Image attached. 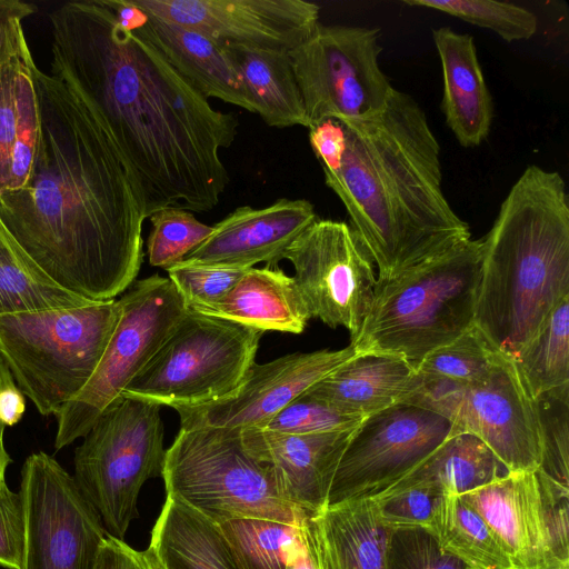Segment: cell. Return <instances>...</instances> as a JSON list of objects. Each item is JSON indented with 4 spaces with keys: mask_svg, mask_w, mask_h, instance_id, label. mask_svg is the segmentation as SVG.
Here are the masks:
<instances>
[{
    "mask_svg": "<svg viewBox=\"0 0 569 569\" xmlns=\"http://www.w3.org/2000/svg\"><path fill=\"white\" fill-rule=\"evenodd\" d=\"M20 493L26 513L23 569H93L107 536L72 476L50 455L27 457Z\"/></svg>",
    "mask_w": 569,
    "mask_h": 569,
    "instance_id": "obj_14",
    "label": "cell"
},
{
    "mask_svg": "<svg viewBox=\"0 0 569 569\" xmlns=\"http://www.w3.org/2000/svg\"><path fill=\"white\" fill-rule=\"evenodd\" d=\"M26 513L22 496L0 483V566L23 569Z\"/></svg>",
    "mask_w": 569,
    "mask_h": 569,
    "instance_id": "obj_42",
    "label": "cell"
},
{
    "mask_svg": "<svg viewBox=\"0 0 569 569\" xmlns=\"http://www.w3.org/2000/svg\"><path fill=\"white\" fill-rule=\"evenodd\" d=\"M403 3L448 13L466 22L489 29L508 42L530 39L538 29L536 14L511 2L492 0H403Z\"/></svg>",
    "mask_w": 569,
    "mask_h": 569,
    "instance_id": "obj_36",
    "label": "cell"
},
{
    "mask_svg": "<svg viewBox=\"0 0 569 569\" xmlns=\"http://www.w3.org/2000/svg\"><path fill=\"white\" fill-rule=\"evenodd\" d=\"M320 569H387L390 530L371 498L327 505L309 518Z\"/></svg>",
    "mask_w": 569,
    "mask_h": 569,
    "instance_id": "obj_25",
    "label": "cell"
},
{
    "mask_svg": "<svg viewBox=\"0 0 569 569\" xmlns=\"http://www.w3.org/2000/svg\"><path fill=\"white\" fill-rule=\"evenodd\" d=\"M509 472L482 440L459 432L450 435L421 463L376 496L411 488L461 496Z\"/></svg>",
    "mask_w": 569,
    "mask_h": 569,
    "instance_id": "obj_27",
    "label": "cell"
},
{
    "mask_svg": "<svg viewBox=\"0 0 569 569\" xmlns=\"http://www.w3.org/2000/svg\"><path fill=\"white\" fill-rule=\"evenodd\" d=\"M443 496L422 488L405 489L371 497L379 521L389 530L429 529L435 509Z\"/></svg>",
    "mask_w": 569,
    "mask_h": 569,
    "instance_id": "obj_41",
    "label": "cell"
},
{
    "mask_svg": "<svg viewBox=\"0 0 569 569\" xmlns=\"http://www.w3.org/2000/svg\"><path fill=\"white\" fill-rule=\"evenodd\" d=\"M363 419L346 413L306 391L258 428L289 435L326 433L352 430Z\"/></svg>",
    "mask_w": 569,
    "mask_h": 569,
    "instance_id": "obj_38",
    "label": "cell"
},
{
    "mask_svg": "<svg viewBox=\"0 0 569 569\" xmlns=\"http://www.w3.org/2000/svg\"><path fill=\"white\" fill-rule=\"evenodd\" d=\"M121 315L119 300L0 316V351L17 387L42 416L88 383Z\"/></svg>",
    "mask_w": 569,
    "mask_h": 569,
    "instance_id": "obj_6",
    "label": "cell"
},
{
    "mask_svg": "<svg viewBox=\"0 0 569 569\" xmlns=\"http://www.w3.org/2000/svg\"><path fill=\"white\" fill-rule=\"evenodd\" d=\"M16 381L13 379V376L0 351V390L14 386ZM4 427L0 423V435H3Z\"/></svg>",
    "mask_w": 569,
    "mask_h": 569,
    "instance_id": "obj_49",
    "label": "cell"
},
{
    "mask_svg": "<svg viewBox=\"0 0 569 569\" xmlns=\"http://www.w3.org/2000/svg\"><path fill=\"white\" fill-rule=\"evenodd\" d=\"M24 411V395L17 385L0 390V423L4 428L17 425Z\"/></svg>",
    "mask_w": 569,
    "mask_h": 569,
    "instance_id": "obj_47",
    "label": "cell"
},
{
    "mask_svg": "<svg viewBox=\"0 0 569 569\" xmlns=\"http://www.w3.org/2000/svg\"><path fill=\"white\" fill-rule=\"evenodd\" d=\"M515 365L533 399L569 383V297L551 310Z\"/></svg>",
    "mask_w": 569,
    "mask_h": 569,
    "instance_id": "obj_32",
    "label": "cell"
},
{
    "mask_svg": "<svg viewBox=\"0 0 569 569\" xmlns=\"http://www.w3.org/2000/svg\"><path fill=\"white\" fill-rule=\"evenodd\" d=\"M405 403L445 417L450 435L478 437L510 472L539 468L542 441L536 400L510 358L501 356L490 373L475 383L422 379Z\"/></svg>",
    "mask_w": 569,
    "mask_h": 569,
    "instance_id": "obj_11",
    "label": "cell"
},
{
    "mask_svg": "<svg viewBox=\"0 0 569 569\" xmlns=\"http://www.w3.org/2000/svg\"><path fill=\"white\" fill-rule=\"evenodd\" d=\"M355 429L289 435L248 428L241 435L248 450L272 468L282 498L312 517L328 505L336 469Z\"/></svg>",
    "mask_w": 569,
    "mask_h": 569,
    "instance_id": "obj_20",
    "label": "cell"
},
{
    "mask_svg": "<svg viewBox=\"0 0 569 569\" xmlns=\"http://www.w3.org/2000/svg\"><path fill=\"white\" fill-rule=\"evenodd\" d=\"M263 331L187 309L121 396L194 407L231 393L254 362Z\"/></svg>",
    "mask_w": 569,
    "mask_h": 569,
    "instance_id": "obj_9",
    "label": "cell"
},
{
    "mask_svg": "<svg viewBox=\"0 0 569 569\" xmlns=\"http://www.w3.org/2000/svg\"><path fill=\"white\" fill-rule=\"evenodd\" d=\"M422 378L405 359L356 355L307 390L337 409L366 418L408 401Z\"/></svg>",
    "mask_w": 569,
    "mask_h": 569,
    "instance_id": "obj_24",
    "label": "cell"
},
{
    "mask_svg": "<svg viewBox=\"0 0 569 569\" xmlns=\"http://www.w3.org/2000/svg\"><path fill=\"white\" fill-rule=\"evenodd\" d=\"M496 533L513 569H569L568 499L536 471H513L460 496Z\"/></svg>",
    "mask_w": 569,
    "mask_h": 569,
    "instance_id": "obj_16",
    "label": "cell"
},
{
    "mask_svg": "<svg viewBox=\"0 0 569 569\" xmlns=\"http://www.w3.org/2000/svg\"><path fill=\"white\" fill-rule=\"evenodd\" d=\"M223 46L243 81L254 113L270 127H310L288 52Z\"/></svg>",
    "mask_w": 569,
    "mask_h": 569,
    "instance_id": "obj_29",
    "label": "cell"
},
{
    "mask_svg": "<svg viewBox=\"0 0 569 569\" xmlns=\"http://www.w3.org/2000/svg\"><path fill=\"white\" fill-rule=\"evenodd\" d=\"M54 284L18 247L0 220V316L87 306Z\"/></svg>",
    "mask_w": 569,
    "mask_h": 569,
    "instance_id": "obj_31",
    "label": "cell"
},
{
    "mask_svg": "<svg viewBox=\"0 0 569 569\" xmlns=\"http://www.w3.org/2000/svg\"><path fill=\"white\" fill-rule=\"evenodd\" d=\"M286 569H320L309 518L302 527L301 540L292 550Z\"/></svg>",
    "mask_w": 569,
    "mask_h": 569,
    "instance_id": "obj_46",
    "label": "cell"
},
{
    "mask_svg": "<svg viewBox=\"0 0 569 569\" xmlns=\"http://www.w3.org/2000/svg\"><path fill=\"white\" fill-rule=\"evenodd\" d=\"M303 525L239 518L219 527L239 569H286L292 550L301 540Z\"/></svg>",
    "mask_w": 569,
    "mask_h": 569,
    "instance_id": "obj_33",
    "label": "cell"
},
{
    "mask_svg": "<svg viewBox=\"0 0 569 569\" xmlns=\"http://www.w3.org/2000/svg\"><path fill=\"white\" fill-rule=\"evenodd\" d=\"M387 569H469L439 546L423 528L390 530L386 547Z\"/></svg>",
    "mask_w": 569,
    "mask_h": 569,
    "instance_id": "obj_40",
    "label": "cell"
},
{
    "mask_svg": "<svg viewBox=\"0 0 569 569\" xmlns=\"http://www.w3.org/2000/svg\"><path fill=\"white\" fill-rule=\"evenodd\" d=\"M351 345L340 350L295 352L250 366L228 396L194 407H177L180 428H258L293 399L356 356Z\"/></svg>",
    "mask_w": 569,
    "mask_h": 569,
    "instance_id": "obj_18",
    "label": "cell"
},
{
    "mask_svg": "<svg viewBox=\"0 0 569 569\" xmlns=\"http://www.w3.org/2000/svg\"><path fill=\"white\" fill-rule=\"evenodd\" d=\"M11 458L6 450L4 443H3V435H0V483H2L4 480V475L7 471L8 466L11 463Z\"/></svg>",
    "mask_w": 569,
    "mask_h": 569,
    "instance_id": "obj_50",
    "label": "cell"
},
{
    "mask_svg": "<svg viewBox=\"0 0 569 569\" xmlns=\"http://www.w3.org/2000/svg\"><path fill=\"white\" fill-rule=\"evenodd\" d=\"M501 356L472 326L450 343L426 356L416 371L426 380L469 385L483 380Z\"/></svg>",
    "mask_w": 569,
    "mask_h": 569,
    "instance_id": "obj_35",
    "label": "cell"
},
{
    "mask_svg": "<svg viewBox=\"0 0 569 569\" xmlns=\"http://www.w3.org/2000/svg\"><path fill=\"white\" fill-rule=\"evenodd\" d=\"M306 199L281 198L268 207H239L212 226L210 236L182 261L236 268L278 266L287 248L315 220Z\"/></svg>",
    "mask_w": 569,
    "mask_h": 569,
    "instance_id": "obj_19",
    "label": "cell"
},
{
    "mask_svg": "<svg viewBox=\"0 0 569 569\" xmlns=\"http://www.w3.org/2000/svg\"><path fill=\"white\" fill-rule=\"evenodd\" d=\"M196 311L263 332L301 333L311 319L293 277L278 266L249 268L223 298Z\"/></svg>",
    "mask_w": 569,
    "mask_h": 569,
    "instance_id": "obj_26",
    "label": "cell"
},
{
    "mask_svg": "<svg viewBox=\"0 0 569 569\" xmlns=\"http://www.w3.org/2000/svg\"><path fill=\"white\" fill-rule=\"evenodd\" d=\"M379 28L319 23L308 40L288 52L309 128L383 108L393 87L379 66Z\"/></svg>",
    "mask_w": 569,
    "mask_h": 569,
    "instance_id": "obj_12",
    "label": "cell"
},
{
    "mask_svg": "<svg viewBox=\"0 0 569 569\" xmlns=\"http://www.w3.org/2000/svg\"><path fill=\"white\" fill-rule=\"evenodd\" d=\"M161 406L120 396L74 451V483L107 535L123 540L139 516L143 483L162 477L166 450Z\"/></svg>",
    "mask_w": 569,
    "mask_h": 569,
    "instance_id": "obj_8",
    "label": "cell"
},
{
    "mask_svg": "<svg viewBox=\"0 0 569 569\" xmlns=\"http://www.w3.org/2000/svg\"><path fill=\"white\" fill-rule=\"evenodd\" d=\"M148 218L152 226L147 240L149 263L164 270L182 261L212 232V226L177 207L160 208Z\"/></svg>",
    "mask_w": 569,
    "mask_h": 569,
    "instance_id": "obj_37",
    "label": "cell"
},
{
    "mask_svg": "<svg viewBox=\"0 0 569 569\" xmlns=\"http://www.w3.org/2000/svg\"><path fill=\"white\" fill-rule=\"evenodd\" d=\"M162 479L167 495L217 525L259 518L299 527L310 518L282 498L272 468L248 450L241 429L180 428Z\"/></svg>",
    "mask_w": 569,
    "mask_h": 569,
    "instance_id": "obj_7",
    "label": "cell"
},
{
    "mask_svg": "<svg viewBox=\"0 0 569 569\" xmlns=\"http://www.w3.org/2000/svg\"><path fill=\"white\" fill-rule=\"evenodd\" d=\"M41 132L28 182L0 196V220L58 287L100 302L136 280L148 218L138 179L100 118L37 68Z\"/></svg>",
    "mask_w": 569,
    "mask_h": 569,
    "instance_id": "obj_2",
    "label": "cell"
},
{
    "mask_svg": "<svg viewBox=\"0 0 569 569\" xmlns=\"http://www.w3.org/2000/svg\"><path fill=\"white\" fill-rule=\"evenodd\" d=\"M450 433L445 417L410 403L366 417L340 458L328 505L380 493L421 463Z\"/></svg>",
    "mask_w": 569,
    "mask_h": 569,
    "instance_id": "obj_15",
    "label": "cell"
},
{
    "mask_svg": "<svg viewBox=\"0 0 569 569\" xmlns=\"http://www.w3.org/2000/svg\"><path fill=\"white\" fill-rule=\"evenodd\" d=\"M309 140L323 172H337L341 168L347 149L343 126L338 120L327 119L309 128Z\"/></svg>",
    "mask_w": 569,
    "mask_h": 569,
    "instance_id": "obj_43",
    "label": "cell"
},
{
    "mask_svg": "<svg viewBox=\"0 0 569 569\" xmlns=\"http://www.w3.org/2000/svg\"><path fill=\"white\" fill-rule=\"evenodd\" d=\"M481 239H468L389 281H377L350 345L357 355L405 359L415 369L473 326Z\"/></svg>",
    "mask_w": 569,
    "mask_h": 569,
    "instance_id": "obj_5",
    "label": "cell"
},
{
    "mask_svg": "<svg viewBox=\"0 0 569 569\" xmlns=\"http://www.w3.org/2000/svg\"><path fill=\"white\" fill-rule=\"evenodd\" d=\"M536 400L542 456L536 475L540 485L560 499L569 497V383Z\"/></svg>",
    "mask_w": 569,
    "mask_h": 569,
    "instance_id": "obj_34",
    "label": "cell"
},
{
    "mask_svg": "<svg viewBox=\"0 0 569 569\" xmlns=\"http://www.w3.org/2000/svg\"><path fill=\"white\" fill-rule=\"evenodd\" d=\"M132 32L151 42L204 98H217L254 113L243 81L223 43L149 13Z\"/></svg>",
    "mask_w": 569,
    "mask_h": 569,
    "instance_id": "obj_21",
    "label": "cell"
},
{
    "mask_svg": "<svg viewBox=\"0 0 569 569\" xmlns=\"http://www.w3.org/2000/svg\"><path fill=\"white\" fill-rule=\"evenodd\" d=\"M50 22L52 74L110 132L138 179L147 217L164 207L213 209L230 181L220 150L234 141L238 119L214 109L101 0L67 2Z\"/></svg>",
    "mask_w": 569,
    "mask_h": 569,
    "instance_id": "obj_1",
    "label": "cell"
},
{
    "mask_svg": "<svg viewBox=\"0 0 569 569\" xmlns=\"http://www.w3.org/2000/svg\"><path fill=\"white\" fill-rule=\"evenodd\" d=\"M142 569H166L159 557L157 556L154 549L149 545V547L139 551Z\"/></svg>",
    "mask_w": 569,
    "mask_h": 569,
    "instance_id": "obj_48",
    "label": "cell"
},
{
    "mask_svg": "<svg viewBox=\"0 0 569 569\" xmlns=\"http://www.w3.org/2000/svg\"><path fill=\"white\" fill-rule=\"evenodd\" d=\"M248 269L180 261L167 271L186 307L199 310L223 298Z\"/></svg>",
    "mask_w": 569,
    "mask_h": 569,
    "instance_id": "obj_39",
    "label": "cell"
},
{
    "mask_svg": "<svg viewBox=\"0 0 569 569\" xmlns=\"http://www.w3.org/2000/svg\"><path fill=\"white\" fill-rule=\"evenodd\" d=\"M37 68L29 47L0 64V196L28 182L38 153Z\"/></svg>",
    "mask_w": 569,
    "mask_h": 569,
    "instance_id": "obj_22",
    "label": "cell"
},
{
    "mask_svg": "<svg viewBox=\"0 0 569 569\" xmlns=\"http://www.w3.org/2000/svg\"><path fill=\"white\" fill-rule=\"evenodd\" d=\"M37 11L32 3L0 0V64L28 48L22 21Z\"/></svg>",
    "mask_w": 569,
    "mask_h": 569,
    "instance_id": "obj_44",
    "label": "cell"
},
{
    "mask_svg": "<svg viewBox=\"0 0 569 569\" xmlns=\"http://www.w3.org/2000/svg\"><path fill=\"white\" fill-rule=\"evenodd\" d=\"M442 69L441 110L447 126L465 148L480 146L489 136L493 103L470 34L449 27L432 30Z\"/></svg>",
    "mask_w": 569,
    "mask_h": 569,
    "instance_id": "obj_23",
    "label": "cell"
},
{
    "mask_svg": "<svg viewBox=\"0 0 569 569\" xmlns=\"http://www.w3.org/2000/svg\"><path fill=\"white\" fill-rule=\"evenodd\" d=\"M93 569H142V565L139 551L107 535L99 547Z\"/></svg>",
    "mask_w": 569,
    "mask_h": 569,
    "instance_id": "obj_45",
    "label": "cell"
},
{
    "mask_svg": "<svg viewBox=\"0 0 569 569\" xmlns=\"http://www.w3.org/2000/svg\"><path fill=\"white\" fill-rule=\"evenodd\" d=\"M569 297V202L557 171L531 164L481 239L473 326L515 361L551 310Z\"/></svg>",
    "mask_w": 569,
    "mask_h": 569,
    "instance_id": "obj_4",
    "label": "cell"
},
{
    "mask_svg": "<svg viewBox=\"0 0 569 569\" xmlns=\"http://www.w3.org/2000/svg\"><path fill=\"white\" fill-rule=\"evenodd\" d=\"M347 134L341 168L323 172L389 281L471 238L442 190L440 146L427 116L392 89L377 112L338 120Z\"/></svg>",
    "mask_w": 569,
    "mask_h": 569,
    "instance_id": "obj_3",
    "label": "cell"
},
{
    "mask_svg": "<svg viewBox=\"0 0 569 569\" xmlns=\"http://www.w3.org/2000/svg\"><path fill=\"white\" fill-rule=\"evenodd\" d=\"M441 549L469 569H513L502 543L486 520L460 496H443L428 529Z\"/></svg>",
    "mask_w": 569,
    "mask_h": 569,
    "instance_id": "obj_30",
    "label": "cell"
},
{
    "mask_svg": "<svg viewBox=\"0 0 569 569\" xmlns=\"http://www.w3.org/2000/svg\"><path fill=\"white\" fill-rule=\"evenodd\" d=\"M143 12L198 30L221 43L289 52L319 26L305 0H132Z\"/></svg>",
    "mask_w": 569,
    "mask_h": 569,
    "instance_id": "obj_17",
    "label": "cell"
},
{
    "mask_svg": "<svg viewBox=\"0 0 569 569\" xmlns=\"http://www.w3.org/2000/svg\"><path fill=\"white\" fill-rule=\"evenodd\" d=\"M119 302L120 319L94 373L56 415V450L84 437L157 353L188 309L169 278L158 273L131 284Z\"/></svg>",
    "mask_w": 569,
    "mask_h": 569,
    "instance_id": "obj_10",
    "label": "cell"
},
{
    "mask_svg": "<svg viewBox=\"0 0 569 569\" xmlns=\"http://www.w3.org/2000/svg\"><path fill=\"white\" fill-rule=\"evenodd\" d=\"M150 546L166 569H239L219 525L169 495Z\"/></svg>",
    "mask_w": 569,
    "mask_h": 569,
    "instance_id": "obj_28",
    "label": "cell"
},
{
    "mask_svg": "<svg viewBox=\"0 0 569 569\" xmlns=\"http://www.w3.org/2000/svg\"><path fill=\"white\" fill-rule=\"evenodd\" d=\"M283 259L311 318L345 327L355 338L371 306L377 280L373 260L353 228L317 219L287 248Z\"/></svg>",
    "mask_w": 569,
    "mask_h": 569,
    "instance_id": "obj_13",
    "label": "cell"
}]
</instances>
